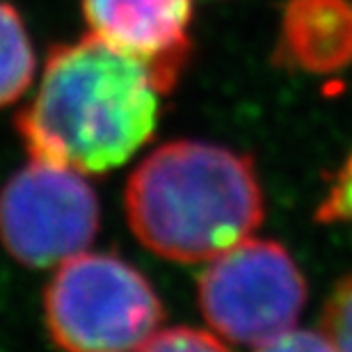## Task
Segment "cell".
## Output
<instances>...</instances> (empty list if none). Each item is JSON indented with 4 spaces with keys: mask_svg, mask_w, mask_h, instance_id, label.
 <instances>
[{
    "mask_svg": "<svg viewBox=\"0 0 352 352\" xmlns=\"http://www.w3.org/2000/svg\"><path fill=\"white\" fill-rule=\"evenodd\" d=\"M160 94L142 62L87 32L48 51L37 94L14 124L30 158L103 174L151 140Z\"/></svg>",
    "mask_w": 352,
    "mask_h": 352,
    "instance_id": "1",
    "label": "cell"
},
{
    "mask_svg": "<svg viewBox=\"0 0 352 352\" xmlns=\"http://www.w3.org/2000/svg\"><path fill=\"white\" fill-rule=\"evenodd\" d=\"M131 231L172 263H208L263 222V190L245 153L201 140L151 151L124 190Z\"/></svg>",
    "mask_w": 352,
    "mask_h": 352,
    "instance_id": "2",
    "label": "cell"
},
{
    "mask_svg": "<svg viewBox=\"0 0 352 352\" xmlns=\"http://www.w3.org/2000/svg\"><path fill=\"white\" fill-rule=\"evenodd\" d=\"M163 316L144 274L108 252H82L60 263L44 291L48 336L65 352H138Z\"/></svg>",
    "mask_w": 352,
    "mask_h": 352,
    "instance_id": "3",
    "label": "cell"
},
{
    "mask_svg": "<svg viewBox=\"0 0 352 352\" xmlns=\"http://www.w3.org/2000/svg\"><path fill=\"white\" fill-rule=\"evenodd\" d=\"M197 293L210 329L241 346H263L293 329L307 305V281L293 256L258 238L208 261Z\"/></svg>",
    "mask_w": 352,
    "mask_h": 352,
    "instance_id": "4",
    "label": "cell"
},
{
    "mask_svg": "<svg viewBox=\"0 0 352 352\" xmlns=\"http://www.w3.org/2000/svg\"><path fill=\"white\" fill-rule=\"evenodd\" d=\"M101 206L85 174L30 158L0 190V243L14 261L51 267L87 252Z\"/></svg>",
    "mask_w": 352,
    "mask_h": 352,
    "instance_id": "5",
    "label": "cell"
},
{
    "mask_svg": "<svg viewBox=\"0 0 352 352\" xmlns=\"http://www.w3.org/2000/svg\"><path fill=\"white\" fill-rule=\"evenodd\" d=\"M89 34L149 69L160 91L179 80L190 53L192 0H80Z\"/></svg>",
    "mask_w": 352,
    "mask_h": 352,
    "instance_id": "6",
    "label": "cell"
},
{
    "mask_svg": "<svg viewBox=\"0 0 352 352\" xmlns=\"http://www.w3.org/2000/svg\"><path fill=\"white\" fill-rule=\"evenodd\" d=\"M277 58L318 76L352 65V0H288L279 21Z\"/></svg>",
    "mask_w": 352,
    "mask_h": 352,
    "instance_id": "7",
    "label": "cell"
},
{
    "mask_svg": "<svg viewBox=\"0 0 352 352\" xmlns=\"http://www.w3.org/2000/svg\"><path fill=\"white\" fill-rule=\"evenodd\" d=\"M37 74V53L21 12L0 0V108L25 94Z\"/></svg>",
    "mask_w": 352,
    "mask_h": 352,
    "instance_id": "8",
    "label": "cell"
},
{
    "mask_svg": "<svg viewBox=\"0 0 352 352\" xmlns=\"http://www.w3.org/2000/svg\"><path fill=\"white\" fill-rule=\"evenodd\" d=\"M322 332L339 352H352V274L341 279L322 309Z\"/></svg>",
    "mask_w": 352,
    "mask_h": 352,
    "instance_id": "9",
    "label": "cell"
},
{
    "mask_svg": "<svg viewBox=\"0 0 352 352\" xmlns=\"http://www.w3.org/2000/svg\"><path fill=\"white\" fill-rule=\"evenodd\" d=\"M138 352H229L217 336L195 327L158 329Z\"/></svg>",
    "mask_w": 352,
    "mask_h": 352,
    "instance_id": "10",
    "label": "cell"
},
{
    "mask_svg": "<svg viewBox=\"0 0 352 352\" xmlns=\"http://www.w3.org/2000/svg\"><path fill=\"white\" fill-rule=\"evenodd\" d=\"M318 222H348L352 224V153L336 172L325 199L316 210Z\"/></svg>",
    "mask_w": 352,
    "mask_h": 352,
    "instance_id": "11",
    "label": "cell"
},
{
    "mask_svg": "<svg viewBox=\"0 0 352 352\" xmlns=\"http://www.w3.org/2000/svg\"><path fill=\"white\" fill-rule=\"evenodd\" d=\"M256 352H339L332 339L322 332L314 329H288L277 339L256 346Z\"/></svg>",
    "mask_w": 352,
    "mask_h": 352,
    "instance_id": "12",
    "label": "cell"
}]
</instances>
